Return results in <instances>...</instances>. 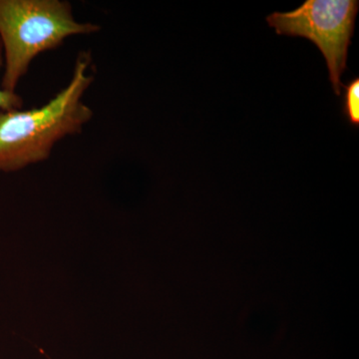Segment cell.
I'll list each match as a JSON object with an SVG mask.
<instances>
[{"instance_id":"4","label":"cell","mask_w":359,"mask_h":359,"mask_svg":"<svg viewBox=\"0 0 359 359\" xmlns=\"http://www.w3.org/2000/svg\"><path fill=\"white\" fill-rule=\"evenodd\" d=\"M344 114L353 126H359V78L344 86Z\"/></svg>"},{"instance_id":"3","label":"cell","mask_w":359,"mask_h":359,"mask_svg":"<svg viewBox=\"0 0 359 359\" xmlns=\"http://www.w3.org/2000/svg\"><path fill=\"white\" fill-rule=\"evenodd\" d=\"M358 7V0H306L295 11L271 14L266 21L278 34L314 42L327 60L334 93L340 95Z\"/></svg>"},{"instance_id":"1","label":"cell","mask_w":359,"mask_h":359,"mask_svg":"<svg viewBox=\"0 0 359 359\" xmlns=\"http://www.w3.org/2000/svg\"><path fill=\"white\" fill-rule=\"evenodd\" d=\"M89 52H80L69 83L41 107L0 111V173L20 171L48 159L56 144L83 131L93 118L84 103L93 84Z\"/></svg>"},{"instance_id":"5","label":"cell","mask_w":359,"mask_h":359,"mask_svg":"<svg viewBox=\"0 0 359 359\" xmlns=\"http://www.w3.org/2000/svg\"><path fill=\"white\" fill-rule=\"evenodd\" d=\"M4 69V50L0 42V79ZM23 106V99L16 92H9L2 89L0 85V111H11L21 109Z\"/></svg>"},{"instance_id":"2","label":"cell","mask_w":359,"mask_h":359,"mask_svg":"<svg viewBox=\"0 0 359 359\" xmlns=\"http://www.w3.org/2000/svg\"><path fill=\"white\" fill-rule=\"evenodd\" d=\"M100 29L95 23L75 20L72 6L65 0H0L2 89L16 92L40 54L55 50L71 36Z\"/></svg>"}]
</instances>
